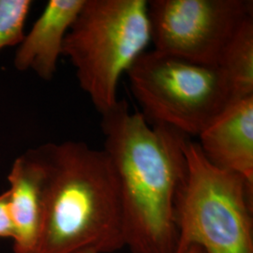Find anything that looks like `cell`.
<instances>
[{
  "label": "cell",
  "instance_id": "obj_1",
  "mask_svg": "<svg viewBox=\"0 0 253 253\" xmlns=\"http://www.w3.org/2000/svg\"><path fill=\"white\" fill-rule=\"evenodd\" d=\"M101 128L119 184L125 244L133 253H174L188 136L151 124L126 100L101 116Z\"/></svg>",
  "mask_w": 253,
  "mask_h": 253
},
{
  "label": "cell",
  "instance_id": "obj_2",
  "mask_svg": "<svg viewBox=\"0 0 253 253\" xmlns=\"http://www.w3.org/2000/svg\"><path fill=\"white\" fill-rule=\"evenodd\" d=\"M34 149L44 173L37 253H109L126 246L119 184L107 153L76 141Z\"/></svg>",
  "mask_w": 253,
  "mask_h": 253
},
{
  "label": "cell",
  "instance_id": "obj_3",
  "mask_svg": "<svg viewBox=\"0 0 253 253\" xmlns=\"http://www.w3.org/2000/svg\"><path fill=\"white\" fill-rule=\"evenodd\" d=\"M185 174L175 203L174 253H253V186L210 163L198 143H183Z\"/></svg>",
  "mask_w": 253,
  "mask_h": 253
},
{
  "label": "cell",
  "instance_id": "obj_4",
  "mask_svg": "<svg viewBox=\"0 0 253 253\" xmlns=\"http://www.w3.org/2000/svg\"><path fill=\"white\" fill-rule=\"evenodd\" d=\"M151 42L146 0H84L62 55L100 115L118 102V83Z\"/></svg>",
  "mask_w": 253,
  "mask_h": 253
},
{
  "label": "cell",
  "instance_id": "obj_5",
  "mask_svg": "<svg viewBox=\"0 0 253 253\" xmlns=\"http://www.w3.org/2000/svg\"><path fill=\"white\" fill-rule=\"evenodd\" d=\"M132 96L151 124L199 136L232 103L217 66L195 63L151 50L126 72Z\"/></svg>",
  "mask_w": 253,
  "mask_h": 253
},
{
  "label": "cell",
  "instance_id": "obj_6",
  "mask_svg": "<svg viewBox=\"0 0 253 253\" xmlns=\"http://www.w3.org/2000/svg\"><path fill=\"white\" fill-rule=\"evenodd\" d=\"M252 15L249 0L148 1L154 50L210 66H217L229 41Z\"/></svg>",
  "mask_w": 253,
  "mask_h": 253
},
{
  "label": "cell",
  "instance_id": "obj_7",
  "mask_svg": "<svg viewBox=\"0 0 253 253\" xmlns=\"http://www.w3.org/2000/svg\"><path fill=\"white\" fill-rule=\"evenodd\" d=\"M199 138L210 163L253 186V97L231 103Z\"/></svg>",
  "mask_w": 253,
  "mask_h": 253
},
{
  "label": "cell",
  "instance_id": "obj_8",
  "mask_svg": "<svg viewBox=\"0 0 253 253\" xmlns=\"http://www.w3.org/2000/svg\"><path fill=\"white\" fill-rule=\"evenodd\" d=\"M7 178L13 251L37 253L42 230L44 173L34 148L13 161Z\"/></svg>",
  "mask_w": 253,
  "mask_h": 253
},
{
  "label": "cell",
  "instance_id": "obj_9",
  "mask_svg": "<svg viewBox=\"0 0 253 253\" xmlns=\"http://www.w3.org/2000/svg\"><path fill=\"white\" fill-rule=\"evenodd\" d=\"M84 0H50L30 31L25 34L14 54L19 72L32 71L51 81L62 55L65 38L80 12Z\"/></svg>",
  "mask_w": 253,
  "mask_h": 253
},
{
  "label": "cell",
  "instance_id": "obj_10",
  "mask_svg": "<svg viewBox=\"0 0 253 253\" xmlns=\"http://www.w3.org/2000/svg\"><path fill=\"white\" fill-rule=\"evenodd\" d=\"M217 66L229 84L232 103L253 97V15L229 41Z\"/></svg>",
  "mask_w": 253,
  "mask_h": 253
},
{
  "label": "cell",
  "instance_id": "obj_11",
  "mask_svg": "<svg viewBox=\"0 0 253 253\" xmlns=\"http://www.w3.org/2000/svg\"><path fill=\"white\" fill-rule=\"evenodd\" d=\"M32 3L31 0H0V51L21 43Z\"/></svg>",
  "mask_w": 253,
  "mask_h": 253
},
{
  "label": "cell",
  "instance_id": "obj_12",
  "mask_svg": "<svg viewBox=\"0 0 253 253\" xmlns=\"http://www.w3.org/2000/svg\"><path fill=\"white\" fill-rule=\"evenodd\" d=\"M13 237V229L10 220L8 191L0 193V238Z\"/></svg>",
  "mask_w": 253,
  "mask_h": 253
},
{
  "label": "cell",
  "instance_id": "obj_13",
  "mask_svg": "<svg viewBox=\"0 0 253 253\" xmlns=\"http://www.w3.org/2000/svg\"><path fill=\"white\" fill-rule=\"evenodd\" d=\"M198 251H199V249L198 248H192L191 250H190L189 253H198ZM92 253V252H88V251H86V252H80V253Z\"/></svg>",
  "mask_w": 253,
  "mask_h": 253
},
{
  "label": "cell",
  "instance_id": "obj_14",
  "mask_svg": "<svg viewBox=\"0 0 253 253\" xmlns=\"http://www.w3.org/2000/svg\"><path fill=\"white\" fill-rule=\"evenodd\" d=\"M198 249H199V248H198ZM198 253H203V252H202V251H201V250H200V249H199V251H198Z\"/></svg>",
  "mask_w": 253,
  "mask_h": 253
}]
</instances>
